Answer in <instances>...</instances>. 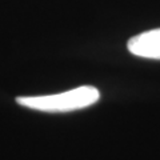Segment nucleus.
I'll return each instance as SVG.
<instances>
[{
  "instance_id": "nucleus-1",
  "label": "nucleus",
  "mask_w": 160,
  "mask_h": 160,
  "mask_svg": "<svg viewBox=\"0 0 160 160\" xmlns=\"http://www.w3.org/2000/svg\"><path fill=\"white\" fill-rule=\"evenodd\" d=\"M100 99V92L92 86H82L66 92L43 95V96H20L16 103L20 106L36 109L40 112L62 113L72 112L78 109L87 108L98 103Z\"/></svg>"
},
{
  "instance_id": "nucleus-2",
  "label": "nucleus",
  "mask_w": 160,
  "mask_h": 160,
  "mask_svg": "<svg viewBox=\"0 0 160 160\" xmlns=\"http://www.w3.org/2000/svg\"><path fill=\"white\" fill-rule=\"evenodd\" d=\"M127 48L135 56L160 60V28L149 29L131 38Z\"/></svg>"
}]
</instances>
